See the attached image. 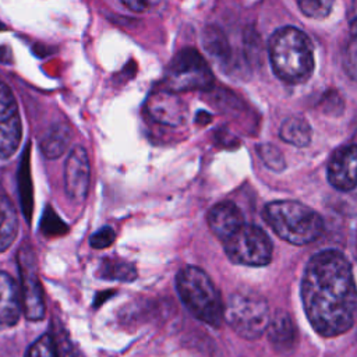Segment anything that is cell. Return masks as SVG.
<instances>
[{"mask_svg":"<svg viewBox=\"0 0 357 357\" xmlns=\"http://www.w3.org/2000/svg\"><path fill=\"white\" fill-rule=\"evenodd\" d=\"M264 218L272 230L284 241L305 245L321 237L322 218L297 201H273L264 209Z\"/></svg>","mask_w":357,"mask_h":357,"instance_id":"obj_3","label":"cell"},{"mask_svg":"<svg viewBox=\"0 0 357 357\" xmlns=\"http://www.w3.org/2000/svg\"><path fill=\"white\" fill-rule=\"evenodd\" d=\"M114 238H116L114 230L109 226H105V227H100L99 230H96L89 237V244H91V247H93L96 250H102V248L109 247L114 241Z\"/></svg>","mask_w":357,"mask_h":357,"instance_id":"obj_25","label":"cell"},{"mask_svg":"<svg viewBox=\"0 0 357 357\" xmlns=\"http://www.w3.org/2000/svg\"><path fill=\"white\" fill-rule=\"evenodd\" d=\"M21 310V291L14 278L7 272H0V326L15 325Z\"/></svg>","mask_w":357,"mask_h":357,"instance_id":"obj_14","label":"cell"},{"mask_svg":"<svg viewBox=\"0 0 357 357\" xmlns=\"http://www.w3.org/2000/svg\"><path fill=\"white\" fill-rule=\"evenodd\" d=\"M3 28H4V26H3V25H1V22H0V29H3Z\"/></svg>","mask_w":357,"mask_h":357,"instance_id":"obj_29","label":"cell"},{"mask_svg":"<svg viewBox=\"0 0 357 357\" xmlns=\"http://www.w3.org/2000/svg\"><path fill=\"white\" fill-rule=\"evenodd\" d=\"M311 127L304 117L291 116L287 117L279 130L280 138L294 146H305L311 141Z\"/></svg>","mask_w":357,"mask_h":357,"instance_id":"obj_18","label":"cell"},{"mask_svg":"<svg viewBox=\"0 0 357 357\" xmlns=\"http://www.w3.org/2000/svg\"><path fill=\"white\" fill-rule=\"evenodd\" d=\"M56 340V339H54ZM59 357H84V354L70 340H56Z\"/></svg>","mask_w":357,"mask_h":357,"instance_id":"obj_26","label":"cell"},{"mask_svg":"<svg viewBox=\"0 0 357 357\" xmlns=\"http://www.w3.org/2000/svg\"><path fill=\"white\" fill-rule=\"evenodd\" d=\"M146 112L156 123L176 127L184 123L187 106L178 93L169 89H158L148 96Z\"/></svg>","mask_w":357,"mask_h":357,"instance_id":"obj_11","label":"cell"},{"mask_svg":"<svg viewBox=\"0 0 357 357\" xmlns=\"http://www.w3.org/2000/svg\"><path fill=\"white\" fill-rule=\"evenodd\" d=\"M124 7L130 8L131 11H145L146 8H151L153 6H156V1H145V0H121L120 1Z\"/></svg>","mask_w":357,"mask_h":357,"instance_id":"obj_27","label":"cell"},{"mask_svg":"<svg viewBox=\"0 0 357 357\" xmlns=\"http://www.w3.org/2000/svg\"><path fill=\"white\" fill-rule=\"evenodd\" d=\"M328 180L340 191L357 187V145L337 148L328 163Z\"/></svg>","mask_w":357,"mask_h":357,"instance_id":"obj_12","label":"cell"},{"mask_svg":"<svg viewBox=\"0 0 357 357\" xmlns=\"http://www.w3.org/2000/svg\"><path fill=\"white\" fill-rule=\"evenodd\" d=\"M223 318L238 336L248 340L261 337L271 322L266 300L251 290L233 293L225 307Z\"/></svg>","mask_w":357,"mask_h":357,"instance_id":"obj_5","label":"cell"},{"mask_svg":"<svg viewBox=\"0 0 357 357\" xmlns=\"http://www.w3.org/2000/svg\"><path fill=\"white\" fill-rule=\"evenodd\" d=\"M204 46L209 54L218 59H226L229 54L227 40L218 28L209 26L204 32Z\"/></svg>","mask_w":357,"mask_h":357,"instance_id":"obj_20","label":"cell"},{"mask_svg":"<svg viewBox=\"0 0 357 357\" xmlns=\"http://www.w3.org/2000/svg\"><path fill=\"white\" fill-rule=\"evenodd\" d=\"M258 153L262 159V162L272 170L279 172L283 170L286 163L282 156V152L272 144H262L258 146Z\"/></svg>","mask_w":357,"mask_h":357,"instance_id":"obj_23","label":"cell"},{"mask_svg":"<svg viewBox=\"0 0 357 357\" xmlns=\"http://www.w3.org/2000/svg\"><path fill=\"white\" fill-rule=\"evenodd\" d=\"M176 289L187 310L199 321L219 326L225 307L211 278L198 266H184L176 276Z\"/></svg>","mask_w":357,"mask_h":357,"instance_id":"obj_4","label":"cell"},{"mask_svg":"<svg viewBox=\"0 0 357 357\" xmlns=\"http://www.w3.org/2000/svg\"><path fill=\"white\" fill-rule=\"evenodd\" d=\"M163 82L165 89L176 93L183 91H206L213 85V74L198 50L185 47L167 64Z\"/></svg>","mask_w":357,"mask_h":357,"instance_id":"obj_6","label":"cell"},{"mask_svg":"<svg viewBox=\"0 0 357 357\" xmlns=\"http://www.w3.org/2000/svg\"><path fill=\"white\" fill-rule=\"evenodd\" d=\"M304 311L312 328L325 337L347 332L357 317V286L351 265L336 250L312 255L301 280Z\"/></svg>","mask_w":357,"mask_h":357,"instance_id":"obj_1","label":"cell"},{"mask_svg":"<svg viewBox=\"0 0 357 357\" xmlns=\"http://www.w3.org/2000/svg\"><path fill=\"white\" fill-rule=\"evenodd\" d=\"M18 233V215L13 201L0 195V254L14 243Z\"/></svg>","mask_w":357,"mask_h":357,"instance_id":"obj_17","label":"cell"},{"mask_svg":"<svg viewBox=\"0 0 357 357\" xmlns=\"http://www.w3.org/2000/svg\"><path fill=\"white\" fill-rule=\"evenodd\" d=\"M266 332L271 343L279 351H289L296 344V326L289 314H286L284 311H278L271 318Z\"/></svg>","mask_w":357,"mask_h":357,"instance_id":"obj_15","label":"cell"},{"mask_svg":"<svg viewBox=\"0 0 357 357\" xmlns=\"http://www.w3.org/2000/svg\"><path fill=\"white\" fill-rule=\"evenodd\" d=\"M26 357H59V350L54 337L50 333H45L38 337L28 349Z\"/></svg>","mask_w":357,"mask_h":357,"instance_id":"obj_21","label":"cell"},{"mask_svg":"<svg viewBox=\"0 0 357 357\" xmlns=\"http://www.w3.org/2000/svg\"><path fill=\"white\" fill-rule=\"evenodd\" d=\"M71 137H73V132L70 126L66 123H57L52 126L46 131V134L42 137L40 151L46 158L57 159L67 149L71 141Z\"/></svg>","mask_w":357,"mask_h":357,"instance_id":"obj_16","label":"cell"},{"mask_svg":"<svg viewBox=\"0 0 357 357\" xmlns=\"http://www.w3.org/2000/svg\"><path fill=\"white\" fill-rule=\"evenodd\" d=\"M353 14L350 15V31L353 33V36H357V3L353 4Z\"/></svg>","mask_w":357,"mask_h":357,"instance_id":"obj_28","label":"cell"},{"mask_svg":"<svg viewBox=\"0 0 357 357\" xmlns=\"http://www.w3.org/2000/svg\"><path fill=\"white\" fill-rule=\"evenodd\" d=\"M206 222L211 231L222 241H227L244 226L241 211L230 201L213 205L206 215Z\"/></svg>","mask_w":357,"mask_h":357,"instance_id":"obj_13","label":"cell"},{"mask_svg":"<svg viewBox=\"0 0 357 357\" xmlns=\"http://www.w3.org/2000/svg\"><path fill=\"white\" fill-rule=\"evenodd\" d=\"M333 3L331 0H301L298 1V7L301 13L310 18L321 20L325 18L332 8Z\"/></svg>","mask_w":357,"mask_h":357,"instance_id":"obj_22","label":"cell"},{"mask_svg":"<svg viewBox=\"0 0 357 357\" xmlns=\"http://www.w3.org/2000/svg\"><path fill=\"white\" fill-rule=\"evenodd\" d=\"M22 124L10 86L0 79V159L11 158L21 142Z\"/></svg>","mask_w":357,"mask_h":357,"instance_id":"obj_9","label":"cell"},{"mask_svg":"<svg viewBox=\"0 0 357 357\" xmlns=\"http://www.w3.org/2000/svg\"><path fill=\"white\" fill-rule=\"evenodd\" d=\"M225 251L234 264L264 266L271 262L272 243L261 227L244 225L233 237L225 241Z\"/></svg>","mask_w":357,"mask_h":357,"instance_id":"obj_7","label":"cell"},{"mask_svg":"<svg viewBox=\"0 0 357 357\" xmlns=\"http://www.w3.org/2000/svg\"><path fill=\"white\" fill-rule=\"evenodd\" d=\"M98 275L106 280L131 282L137 278V269L128 261L120 258H106L99 265Z\"/></svg>","mask_w":357,"mask_h":357,"instance_id":"obj_19","label":"cell"},{"mask_svg":"<svg viewBox=\"0 0 357 357\" xmlns=\"http://www.w3.org/2000/svg\"><path fill=\"white\" fill-rule=\"evenodd\" d=\"M268 52L275 74L287 84H301L314 71V49L308 36L294 28L276 29L268 42Z\"/></svg>","mask_w":357,"mask_h":357,"instance_id":"obj_2","label":"cell"},{"mask_svg":"<svg viewBox=\"0 0 357 357\" xmlns=\"http://www.w3.org/2000/svg\"><path fill=\"white\" fill-rule=\"evenodd\" d=\"M91 181L89 158L84 146L75 145L64 163V190L70 201L81 204L85 201Z\"/></svg>","mask_w":357,"mask_h":357,"instance_id":"obj_10","label":"cell"},{"mask_svg":"<svg viewBox=\"0 0 357 357\" xmlns=\"http://www.w3.org/2000/svg\"><path fill=\"white\" fill-rule=\"evenodd\" d=\"M343 67L346 74L357 81V36H353L344 47Z\"/></svg>","mask_w":357,"mask_h":357,"instance_id":"obj_24","label":"cell"},{"mask_svg":"<svg viewBox=\"0 0 357 357\" xmlns=\"http://www.w3.org/2000/svg\"><path fill=\"white\" fill-rule=\"evenodd\" d=\"M21 278V303L24 314L31 321L45 317L43 289L38 275L36 254L29 244H24L17 257Z\"/></svg>","mask_w":357,"mask_h":357,"instance_id":"obj_8","label":"cell"}]
</instances>
